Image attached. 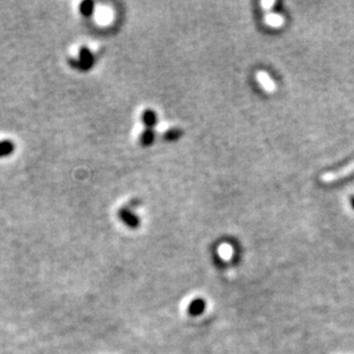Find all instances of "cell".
Masks as SVG:
<instances>
[{"instance_id": "1", "label": "cell", "mask_w": 354, "mask_h": 354, "mask_svg": "<svg viewBox=\"0 0 354 354\" xmlns=\"http://www.w3.org/2000/svg\"><path fill=\"white\" fill-rule=\"evenodd\" d=\"M95 58L91 51L87 47H81L79 50V54H78V60H72L70 61L71 66L74 68L81 70V71H87L94 66Z\"/></svg>"}, {"instance_id": "2", "label": "cell", "mask_w": 354, "mask_h": 354, "mask_svg": "<svg viewBox=\"0 0 354 354\" xmlns=\"http://www.w3.org/2000/svg\"><path fill=\"white\" fill-rule=\"evenodd\" d=\"M353 172H354V159L349 164H346L344 167H342L340 170L333 171V172H325L323 174H321L320 180L325 182V184H330V182L341 180V179H344L346 177L351 176Z\"/></svg>"}, {"instance_id": "3", "label": "cell", "mask_w": 354, "mask_h": 354, "mask_svg": "<svg viewBox=\"0 0 354 354\" xmlns=\"http://www.w3.org/2000/svg\"><path fill=\"white\" fill-rule=\"evenodd\" d=\"M121 220L125 223L130 228L136 229L140 226V218L139 215L134 213L130 208H122L118 212Z\"/></svg>"}, {"instance_id": "4", "label": "cell", "mask_w": 354, "mask_h": 354, "mask_svg": "<svg viewBox=\"0 0 354 354\" xmlns=\"http://www.w3.org/2000/svg\"><path fill=\"white\" fill-rule=\"evenodd\" d=\"M256 78L258 80V83L260 86H262L267 93H274L277 91V84L274 83V80L272 79L266 71H263V70H259L256 73Z\"/></svg>"}, {"instance_id": "5", "label": "cell", "mask_w": 354, "mask_h": 354, "mask_svg": "<svg viewBox=\"0 0 354 354\" xmlns=\"http://www.w3.org/2000/svg\"><path fill=\"white\" fill-rule=\"evenodd\" d=\"M264 22H265V24L268 25V27L278 29L281 28L282 25L284 24V17L278 13H270L264 17Z\"/></svg>"}, {"instance_id": "6", "label": "cell", "mask_w": 354, "mask_h": 354, "mask_svg": "<svg viewBox=\"0 0 354 354\" xmlns=\"http://www.w3.org/2000/svg\"><path fill=\"white\" fill-rule=\"evenodd\" d=\"M142 123L146 126V129L152 130L157 124V114L151 109L144 110L142 114Z\"/></svg>"}, {"instance_id": "7", "label": "cell", "mask_w": 354, "mask_h": 354, "mask_svg": "<svg viewBox=\"0 0 354 354\" xmlns=\"http://www.w3.org/2000/svg\"><path fill=\"white\" fill-rule=\"evenodd\" d=\"M204 308H206V301L203 299H201V298H197V299H194L191 304H189L188 306V313L191 315H200L202 314Z\"/></svg>"}, {"instance_id": "8", "label": "cell", "mask_w": 354, "mask_h": 354, "mask_svg": "<svg viewBox=\"0 0 354 354\" xmlns=\"http://www.w3.org/2000/svg\"><path fill=\"white\" fill-rule=\"evenodd\" d=\"M15 150V144L10 140H1L0 141V158L7 157L12 155Z\"/></svg>"}, {"instance_id": "9", "label": "cell", "mask_w": 354, "mask_h": 354, "mask_svg": "<svg viewBox=\"0 0 354 354\" xmlns=\"http://www.w3.org/2000/svg\"><path fill=\"white\" fill-rule=\"evenodd\" d=\"M155 141V132L154 130H149V129H144V131L141 133L140 136V142L142 146L148 147L151 146L152 143H154Z\"/></svg>"}, {"instance_id": "10", "label": "cell", "mask_w": 354, "mask_h": 354, "mask_svg": "<svg viewBox=\"0 0 354 354\" xmlns=\"http://www.w3.org/2000/svg\"><path fill=\"white\" fill-rule=\"evenodd\" d=\"M79 12L85 17L91 16L94 12V2L92 1H83L79 5Z\"/></svg>"}, {"instance_id": "11", "label": "cell", "mask_w": 354, "mask_h": 354, "mask_svg": "<svg viewBox=\"0 0 354 354\" xmlns=\"http://www.w3.org/2000/svg\"><path fill=\"white\" fill-rule=\"evenodd\" d=\"M180 134H181V132L179 131L178 129H170V130H167L165 134H164V138H165V140L173 141V140H177L178 138L180 137Z\"/></svg>"}, {"instance_id": "12", "label": "cell", "mask_w": 354, "mask_h": 354, "mask_svg": "<svg viewBox=\"0 0 354 354\" xmlns=\"http://www.w3.org/2000/svg\"><path fill=\"white\" fill-rule=\"evenodd\" d=\"M275 3H277L275 1H262L260 2V6L263 7L264 10H270L272 7L275 6Z\"/></svg>"}]
</instances>
